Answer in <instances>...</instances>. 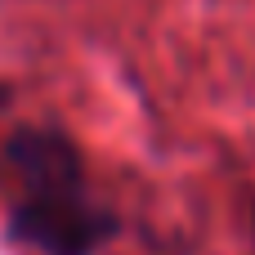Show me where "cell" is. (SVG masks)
<instances>
[{
    "mask_svg": "<svg viewBox=\"0 0 255 255\" xmlns=\"http://www.w3.org/2000/svg\"><path fill=\"white\" fill-rule=\"evenodd\" d=\"M4 238L36 255H99L121 238V215L99 197L81 143L54 121H22L0 143Z\"/></svg>",
    "mask_w": 255,
    "mask_h": 255,
    "instance_id": "1",
    "label": "cell"
},
{
    "mask_svg": "<svg viewBox=\"0 0 255 255\" xmlns=\"http://www.w3.org/2000/svg\"><path fill=\"white\" fill-rule=\"evenodd\" d=\"M251 242H255V197H251Z\"/></svg>",
    "mask_w": 255,
    "mask_h": 255,
    "instance_id": "2",
    "label": "cell"
}]
</instances>
